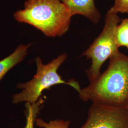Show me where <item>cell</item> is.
Listing matches in <instances>:
<instances>
[{"instance_id": "obj_1", "label": "cell", "mask_w": 128, "mask_h": 128, "mask_svg": "<svg viewBox=\"0 0 128 128\" xmlns=\"http://www.w3.org/2000/svg\"><path fill=\"white\" fill-rule=\"evenodd\" d=\"M78 93L84 102L126 107L128 102V56L119 52L112 57L105 71Z\"/></svg>"}, {"instance_id": "obj_2", "label": "cell", "mask_w": 128, "mask_h": 128, "mask_svg": "<svg viewBox=\"0 0 128 128\" xmlns=\"http://www.w3.org/2000/svg\"><path fill=\"white\" fill-rule=\"evenodd\" d=\"M15 20L28 24L48 37H61L68 31L72 15L60 0H27Z\"/></svg>"}, {"instance_id": "obj_3", "label": "cell", "mask_w": 128, "mask_h": 128, "mask_svg": "<svg viewBox=\"0 0 128 128\" xmlns=\"http://www.w3.org/2000/svg\"><path fill=\"white\" fill-rule=\"evenodd\" d=\"M67 58V54L63 53L50 63L45 64L40 57H37L35 61L37 68L36 74L28 82L18 84L17 87L22 91L13 96V103H35L40 98L43 92L57 84L70 86L79 92L81 89L77 82L74 80L66 82L58 73L60 66Z\"/></svg>"}, {"instance_id": "obj_4", "label": "cell", "mask_w": 128, "mask_h": 128, "mask_svg": "<svg viewBox=\"0 0 128 128\" xmlns=\"http://www.w3.org/2000/svg\"><path fill=\"white\" fill-rule=\"evenodd\" d=\"M120 20L118 14L109 10L105 17V26L102 32L82 53V56L92 60L91 66L86 71L90 82L100 76L101 67L105 61L120 52L115 40V31Z\"/></svg>"}, {"instance_id": "obj_5", "label": "cell", "mask_w": 128, "mask_h": 128, "mask_svg": "<svg viewBox=\"0 0 128 128\" xmlns=\"http://www.w3.org/2000/svg\"><path fill=\"white\" fill-rule=\"evenodd\" d=\"M80 128H128L126 107L92 103L86 123Z\"/></svg>"}, {"instance_id": "obj_6", "label": "cell", "mask_w": 128, "mask_h": 128, "mask_svg": "<svg viewBox=\"0 0 128 128\" xmlns=\"http://www.w3.org/2000/svg\"><path fill=\"white\" fill-rule=\"evenodd\" d=\"M68 8L72 16L81 15L92 22L98 23L101 15L96 8L94 0H60Z\"/></svg>"}, {"instance_id": "obj_7", "label": "cell", "mask_w": 128, "mask_h": 128, "mask_svg": "<svg viewBox=\"0 0 128 128\" xmlns=\"http://www.w3.org/2000/svg\"><path fill=\"white\" fill-rule=\"evenodd\" d=\"M32 44L21 45L9 56L0 61V81L10 70L25 59Z\"/></svg>"}, {"instance_id": "obj_8", "label": "cell", "mask_w": 128, "mask_h": 128, "mask_svg": "<svg viewBox=\"0 0 128 128\" xmlns=\"http://www.w3.org/2000/svg\"><path fill=\"white\" fill-rule=\"evenodd\" d=\"M44 103V100L42 98L34 104L26 102L25 104L26 125L25 128H34V124L36 123L37 116Z\"/></svg>"}, {"instance_id": "obj_9", "label": "cell", "mask_w": 128, "mask_h": 128, "mask_svg": "<svg viewBox=\"0 0 128 128\" xmlns=\"http://www.w3.org/2000/svg\"><path fill=\"white\" fill-rule=\"evenodd\" d=\"M115 37L118 47H128V18L123 20L116 28Z\"/></svg>"}, {"instance_id": "obj_10", "label": "cell", "mask_w": 128, "mask_h": 128, "mask_svg": "<svg viewBox=\"0 0 128 128\" xmlns=\"http://www.w3.org/2000/svg\"><path fill=\"white\" fill-rule=\"evenodd\" d=\"M71 122L69 120H56L46 122L41 119H37L36 124L37 126L43 128H68Z\"/></svg>"}, {"instance_id": "obj_11", "label": "cell", "mask_w": 128, "mask_h": 128, "mask_svg": "<svg viewBox=\"0 0 128 128\" xmlns=\"http://www.w3.org/2000/svg\"><path fill=\"white\" fill-rule=\"evenodd\" d=\"M109 10L117 14L128 13V0H115L114 5Z\"/></svg>"}, {"instance_id": "obj_12", "label": "cell", "mask_w": 128, "mask_h": 128, "mask_svg": "<svg viewBox=\"0 0 128 128\" xmlns=\"http://www.w3.org/2000/svg\"><path fill=\"white\" fill-rule=\"evenodd\" d=\"M126 107H127V109H128V104H127V105H126Z\"/></svg>"}, {"instance_id": "obj_13", "label": "cell", "mask_w": 128, "mask_h": 128, "mask_svg": "<svg viewBox=\"0 0 128 128\" xmlns=\"http://www.w3.org/2000/svg\"></svg>"}]
</instances>
